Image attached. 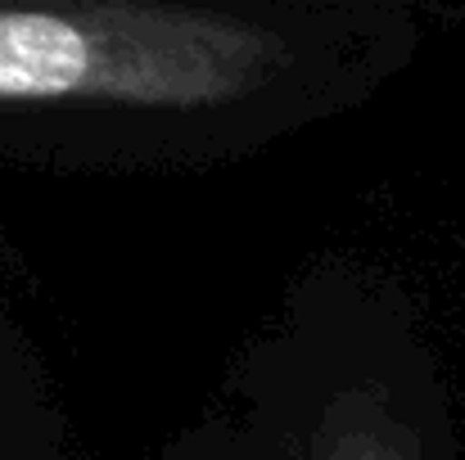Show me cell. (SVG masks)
Here are the masks:
<instances>
[{
    "instance_id": "6da1fadb",
    "label": "cell",
    "mask_w": 465,
    "mask_h": 460,
    "mask_svg": "<svg viewBox=\"0 0 465 460\" xmlns=\"http://www.w3.org/2000/svg\"><path fill=\"white\" fill-rule=\"evenodd\" d=\"M281 41L244 18L163 0H0V104L136 118L244 104Z\"/></svg>"
}]
</instances>
